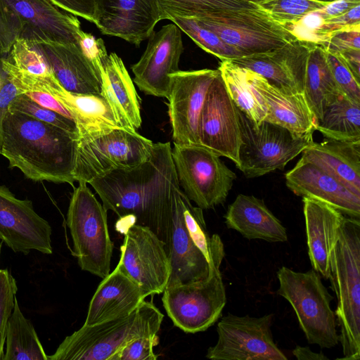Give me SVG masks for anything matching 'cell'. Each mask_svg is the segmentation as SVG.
I'll return each mask as SVG.
<instances>
[{
	"label": "cell",
	"mask_w": 360,
	"mask_h": 360,
	"mask_svg": "<svg viewBox=\"0 0 360 360\" xmlns=\"http://www.w3.org/2000/svg\"><path fill=\"white\" fill-rule=\"evenodd\" d=\"M3 360H48L33 325L21 311L16 297L7 323Z\"/></svg>",
	"instance_id": "obj_33"
},
{
	"label": "cell",
	"mask_w": 360,
	"mask_h": 360,
	"mask_svg": "<svg viewBox=\"0 0 360 360\" xmlns=\"http://www.w3.org/2000/svg\"><path fill=\"white\" fill-rule=\"evenodd\" d=\"M286 186L295 195L328 203L347 217L360 218V196L333 176L301 158L285 174Z\"/></svg>",
	"instance_id": "obj_22"
},
{
	"label": "cell",
	"mask_w": 360,
	"mask_h": 360,
	"mask_svg": "<svg viewBox=\"0 0 360 360\" xmlns=\"http://www.w3.org/2000/svg\"><path fill=\"white\" fill-rule=\"evenodd\" d=\"M274 315L260 317L228 314L218 322L217 343L206 358L213 360H287L275 343L271 326Z\"/></svg>",
	"instance_id": "obj_13"
},
{
	"label": "cell",
	"mask_w": 360,
	"mask_h": 360,
	"mask_svg": "<svg viewBox=\"0 0 360 360\" xmlns=\"http://www.w3.org/2000/svg\"><path fill=\"white\" fill-rule=\"evenodd\" d=\"M105 210L149 228L169 250L175 191L180 188L169 142L153 143L145 162L113 170L89 183Z\"/></svg>",
	"instance_id": "obj_1"
},
{
	"label": "cell",
	"mask_w": 360,
	"mask_h": 360,
	"mask_svg": "<svg viewBox=\"0 0 360 360\" xmlns=\"http://www.w3.org/2000/svg\"><path fill=\"white\" fill-rule=\"evenodd\" d=\"M276 292L294 309L307 342L321 348H332L340 342L335 312L330 307L333 296L314 269L298 272L282 266L276 273Z\"/></svg>",
	"instance_id": "obj_6"
},
{
	"label": "cell",
	"mask_w": 360,
	"mask_h": 360,
	"mask_svg": "<svg viewBox=\"0 0 360 360\" xmlns=\"http://www.w3.org/2000/svg\"><path fill=\"white\" fill-rule=\"evenodd\" d=\"M225 255L215 257L209 275L200 281L167 287L162 301L174 325L186 333L203 332L220 317L226 294L219 269Z\"/></svg>",
	"instance_id": "obj_9"
},
{
	"label": "cell",
	"mask_w": 360,
	"mask_h": 360,
	"mask_svg": "<svg viewBox=\"0 0 360 360\" xmlns=\"http://www.w3.org/2000/svg\"><path fill=\"white\" fill-rule=\"evenodd\" d=\"M153 143L136 131L125 128L78 139L74 180L89 184L113 170L134 167L150 158Z\"/></svg>",
	"instance_id": "obj_8"
},
{
	"label": "cell",
	"mask_w": 360,
	"mask_h": 360,
	"mask_svg": "<svg viewBox=\"0 0 360 360\" xmlns=\"http://www.w3.org/2000/svg\"><path fill=\"white\" fill-rule=\"evenodd\" d=\"M163 314L143 301L129 314L94 326L83 325L67 336L48 360H110L131 340L157 334Z\"/></svg>",
	"instance_id": "obj_5"
},
{
	"label": "cell",
	"mask_w": 360,
	"mask_h": 360,
	"mask_svg": "<svg viewBox=\"0 0 360 360\" xmlns=\"http://www.w3.org/2000/svg\"><path fill=\"white\" fill-rule=\"evenodd\" d=\"M219 69H202L171 74L168 114L174 144L199 146L198 124L208 89Z\"/></svg>",
	"instance_id": "obj_15"
},
{
	"label": "cell",
	"mask_w": 360,
	"mask_h": 360,
	"mask_svg": "<svg viewBox=\"0 0 360 360\" xmlns=\"http://www.w3.org/2000/svg\"><path fill=\"white\" fill-rule=\"evenodd\" d=\"M172 156L179 186L202 210L223 204L236 174L219 156L199 146L174 144Z\"/></svg>",
	"instance_id": "obj_11"
},
{
	"label": "cell",
	"mask_w": 360,
	"mask_h": 360,
	"mask_svg": "<svg viewBox=\"0 0 360 360\" xmlns=\"http://www.w3.org/2000/svg\"><path fill=\"white\" fill-rule=\"evenodd\" d=\"M161 20L158 0H95L94 23L100 31L136 46L149 37Z\"/></svg>",
	"instance_id": "obj_20"
},
{
	"label": "cell",
	"mask_w": 360,
	"mask_h": 360,
	"mask_svg": "<svg viewBox=\"0 0 360 360\" xmlns=\"http://www.w3.org/2000/svg\"><path fill=\"white\" fill-rule=\"evenodd\" d=\"M8 110L26 114L38 120L78 135L74 120L39 105L24 93H19L13 99L9 105Z\"/></svg>",
	"instance_id": "obj_38"
},
{
	"label": "cell",
	"mask_w": 360,
	"mask_h": 360,
	"mask_svg": "<svg viewBox=\"0 0 360 360\" xmlns=\"http://www.w3.org/2000/svg\"><path fill=\"white\" fill-rule=\"evenodd\" d=\"M162 19L198 18L224 11L257 10V4L245 0H158Z\"/></svg>",
	"instance_id": "obj_35"
},
{
	"label": "cell",
	"mask_w": 360,
	"mask_h": 360,
	"mask_svg": "<svg viewBox=\"0 0 360 360\" xmlns=\"http://www.w3.org/2000/svg\"><path fill=\"white\" fill-rule=\"evenodd\" d=\"M77 139V134L8 110L1 155L29 179L73 186Z\"/></svg>",
	"instance_id": "obj_2"
},
{
	"label": "cell",
	"mask_w": 360,
	"mask_h": 360,
	"mask_svg": "<svg viewBox=\"0 0 360 360\" xmlns=\"http://www.w3.org/2000/svg\"><path fill=\"white\" fill-rule=\"evenodd\" d=\"M0 4L18 22L19 39L79 46V20L49 0H0Z\"/></svg>",
	"instance_id": "obj_17"
},
{
	"label": "cell",
	"mask_w": 360,
	"mask_h": 360,
	"mask_svg": "<svg viewBox=\"0 0 360 360\" xmlns=\"http://www.w3.org/2000/svg\"><path fill=\"white\" fill-rule=\"evenodd\" d=\"M237 114L241 138L237 168L247 178L283 169L313 141L310 138H297L288 129L266 121L256 124L238 108Z\"/></svg>",
	"instance_id": "obj_10"
},
{
	"label": "cell",
	"mask_w": 360,
	"mask_h": 360,
	"mask_svg": "<svg viewBox=\"0 0 360 360\" xmlns=\"http://www.w3.org/2000/svg\"><path fill=\"white\" fill-rule=\"evenodd\" d=\"M227 228L240 233L248 240L286 242V229L261 199L239 194L228 207L224 215Z\"/></svg>",
	"instance_id": "obj_29"
},
{
	"label": "cell",
	"mask_w": 360,
	"mask_h": 360,
	"mask_svg": "<svg viewBox=\"0 0 360 360\" xmlns=\"http://www.w3.org/2000/svg\"><path fill=\"white\" fill-rule=\"evenodd\" d=\"M327 5L312 0H269L259 4L262 10L283 26L295 23L307 14Z\"/></svg>",
	"instance_id": "obj_37"
},
{
	"label": "cell",
	"mask_w": 360,
	"mask_h": 360,
	"mask_svg": "<svg viewBox=\"0 0 360 360\" xmlns=\"http://www.w3.org/2000/svg\"><path fill=\"white\" fill-rule=\"evenodd\" d=\"M17 283L7 269H0V360L4 355L6 331L8 321L13 311Z\"/></svg>",
	"instance_id": "obj_39"
},
{
	"label": "cell",
	"mask_w": 360,
	"mask_h": 360,
	"mask_svg": "<svg viewBox=\"0 0 360 360\" xmlns=\"http://www.w3.org/2000/svg\"><path fill=\"white\" fill-rule=\"evenodd\" d=\"M331 289L338 304L335 312L340 326L343 356L360 359V221L346 217L331 251Z\"/></svg>",
	"instance_id": "obj_3"
},
{
	"label": "cell",
	"mask_w": 360,
	"mask_h": 360,
	"mask_svg": "<svg viewBox=\"0 0 360 360\" xmlns=\"http://www.w3.org/2000/svg\"><path fill=\"white\" fill-rule=\"evenodd\" d=\"M198 138L200 146L230 159L238 167L241 138L237 108L220 72L208 89L200 115Z\"/></svg>",
	"instance_id": "obj_16"
},
{
	"label": "cell",
	"mask_w": 360,
	"mask_h": 360,
	"mask_svg": "<svg viewBox=\"0 0 360 360\" xmlns=\"http://www.w3.org/2000/svg\"><path fill=\"white\" fill-rule=\"evenodd\" d=\"M170 20L198 46L221 61L244 56L240 51L223 41L214 32L200 25L194 18H174Z\"/></svg>",
	"instance_id": "obj_36"
},
{
	"label": "cell",
	"mask_w": 360,
	"mask_h": 360,
	"mask_svg": "<svg viewBox=\"0 0 360 360\" xmlns=\"http://www.w3.org/2000/svg\"><path fill=\"white\" fill-rule=\"evenodd\" d=\"M316 130L328 139L360 140V105L340 97L326 110L317 122Z\"/></svg>",
	"instance_id": "obj_34"
},
{
	"label": "cell",
	"mask_w": 360,
	"mask_h": 360,
	"mask_svg": "<svg viewBox=\"0 0 360 360\" xmlns=\"http://www.w3.org/2000/svg\"><path fill=\"white\" fill-rule=\"evenodd\" d=\"M39 105L53 110L74 120L70 112L53 95L43 91H28L22 92Z\"/></svg>",
	"instance_id": "obj_47"
},
{
	"label": "cell",
	"mask_w": 360,
	"mask_h": 360,
	"mask_svg": "<svg viewBox=\"0 0 360 360\" xmlns=\"http://www.w3.org/2000/svg\"><path fill=\"white\" fill-rule=\"evenodd\" d=\"M1 243L0 242V255H1Z\"/></svg>",
	"instance_id": "obj_53"
},
{
	"label": "cell",
	"mask_w": 360,
	"mask_h": 360,
	"mask_svg": "<svg viewBox=\"0 0 360 360\" xmlns=\"http://www.w3.org/2000/svg\"><path fill=\"white\" fill-rule=\"evenodd\" d=\"M62 10L91 22L94 20L95 0H49Z\"/></svg>",
	"instance_id": "obj_45"
},
{
	"label": "cell",
	"mask_w": 360,
	"mask_h": 360,
	"mask_svg": "<svg viewBox=\"0 0 360 360\" xmlns=\"http://www.w3.org/2000/svg\"><path fill=\"white\" fill-rule=\"evenodd\" d=\"M356 26H360V5L342 15L321 20L320 25L311 34L308 41L319 44L338 31Z\"/></svg>",
	"instance_id": "obj_41"
},
{
	"label": "cell",
	"mask_w": 360,
	"mask_h": 360,
	"mask_svg": "<svg viewBox=\"0 0 360 360\" xmlns=\"http://www.w3.org/2000/svg\"><path fill=\"white\" fill-rule=\"evenodd\" d=\"M20 34L18 22L0 4V56L6 55L10 51Z\"/></svg>",
	"instance_id": "obj_44"
},
{
	"label": "cell",
	"mask_w": 360,
	"mask_h": 360,
	"mask_svg": "<svg viewBox=\"0 0 360 360\" xmlns=\"http://www.w3.org/2000/svg\"><path fill=\"white\" fill-rule=\"evenodd\" d=\"M308 255L313 269L328 279L332 249L346 217L323 201L302 198Z\"/></svg>",
	"instance_id": "obj_25"
},
{
	"label": "cell",
	"mask_w": 360,
	"mask_h": 360,
	"mask_svg": "<svg viewBox=\"0 0 360 360\" xmlns=\"http://www.w3.org/2000/svg\"><path fill=\"white\" fill-rule=\"evenodd\" d=\"M294 356L298 360H328L323 353L314 352L308 347L297 345L292 352Z\"/></svg>",
	"instance_id": "obj_50"
},
{
	"label": "cell",
	"mask_w": 360,
	"mask_h": 360,
	"mask_svg": "<svg viewBox=\"0 0 360 360\" xmlns=\"http://www.w3.org/2000/svg\"><path fill=\"white\" fill-rule=\"evenodd\" d=\"M202 210L192 205L181 188L175 191L168 254L171 274L167 287L205 278L212 259L225 254L220 236H210Z\"/></svg>",
	"instance_id": "obj_4"
},
{
	"label": "cell",
	"mask_w": 360,
	"mask_h": 360,
	"mask_svg": "<svg viewBox=\"0 0 360 360\" xmlns=\"http://www.w3.org/2000/svg\"><path fill=\"white\" fill-rule=\"evenodd\" d=\"M245 1H250V2H252V3H255V4H260L263 2H265L266 1H269V0H245Z\"/></svg>",
	"instance_id": "obj_52"
},
{
	"label": "cell",
	"mask_w": 360,
	"mask_h": 360,
	"mask_svg": "<svg viewBox=\"0 0 360 360\" xmlns=\"http://www.w3.org/2000/svg\"><path fill=\"white\" fill-rule=\"evenodd\" d=\"M18 94L15 85L6 76L0 79V154L3 145V122L11 102Z\"/></svg>",
	"instance_id": "obj_46"
},
{
	"label": "cell",
	"mask_w": 360,
	"mask_h": 360,
	"mask_svg": "<svg viewBox=\"0 0 360 360\" xmlns=\"http://www.w3.org/2000/svg\"><path fill=\"white\" fill-rule=\"evenodd\" d=\"M31 44L43 55L54 75L67 91L75 94L101 93V72L79 46L52 41Z\"/></svg>",
	"instance_id": "obj_23"
},
{
	"label": "cell",
	"mask_w": 360,
	"mask_h": 360,
	"mask_svg": "<svg viewBox=\"0 0 360 360\" xmlns=\"http://www.w3.org/2000/svg\"><path fill=\"white\" fill-rule=\"evenodd\" d=\"M314 42L291 41L271 51L231 60L264 77L286 94H303L307 58Z\"/></svg>",
	"instance_id": "obj_21"
},
{
	"label": "cell",
	"mask_w": 360,
	"mask_h": 360,
	"mask_svg": "<svg viewBox=\"0 0 360 360\" xmlns=\"http://www.w3.org/2000/svg\"><path fill=\"white\" fill-rule=\"evenodd\" d=\"M357 5H360V0H338L316 11V13L323 20L342 15Z\"/></svg>",
	"instance_id": "obj_48"
},
{
	"label": "cell",
	"mask_w": 360,
	"mask_h": 360,
	"mask_svg": "<svg viewBox=\"0 0 360 360\" xmlns=\"http://www.w3.org/2000/svg\"><path fill=\"white\" fill-rule=\"evenodd\" d=\"M248 70L252 85L262 95L267 107V115L264 121L279 125L297 138L312 139L317 121L303 94L283 93L262 75Z\"/></svg>",
	"instance_id": "obj_24"
},
{
	"label": "cell",
	"mask_w": 360,
	"mask_h": 360,
	"mask_svg": "<svg viewBox=\"0 0 360 360\" xmlns=\"http://www.w3.org/2000/svg\"><path fill=\"white\" fill-rule=\"evenodd\" d=\"M194 19L244 56L266 52L298 39L261 8L224 11Z\"/></svg>",
	"instance_id": "obj_12"
},
{
	"label": "cell",
	"mask_w": 360,
	"mask_h": 360,
	"mask_svg": "<svg viewBox=\"0 0 360 360\" xmlns=\"http://www.w3.org/2000/svg\"><path fill=\"white\" fill-rule=\"evenodd\" d=\"M303 95L317 122L326 110L342 96L328 65L326 52L319 44L313 43L309 53Z\"/></svg>",
	"instance_id": "obj_31"
},
{
	"label": "cell",
	"mask_w": 360,
	"mask_h": 360,
	"mask_svg": "<svg viewBox=\"0 0 360 360\" xmlns=\"http://www.w3.org/2000/svg\"><path fill=\"white\" fill-rule=\"evenodd\" d=\"M100 70L101 94L117 122L123 128L136 131L141 124L139 96L122 60L111 53L103 60Z\"/></svg>",
	"instance_id": "obj_27"
},
{
	"label": "cell",
	"mask_w": 360,
	"mask_h": 360,
	"mask_svg": "<svg viewBox=\"0 0 360 360\" xmlns=\"http://www.w3.org/2000/svg\"><path fill=\"white\" fill-rule=\"evenodd\" d=\"M184 51L181 30L170 23L153 32L139 60L131 66L134 82L147 95L167 98L170 77Z\"/></svg>",
	"instance_id": "obj_19"
},
{
	"label": "cell",
	"mask_w": 360,
	"mask_h": 360,
	"mask_svg": "<svg viewBox=\"0 0 360 360\" xmlns=\"http://www.w3.org/2000/svg\"><path fill=\"white\" fill-rule=\"evenodd\" d=\"M312 1L329 4L330 3L337 1L338 0H312Z\"/></svg>",
	"instance_id": "obj_51"
},
{
	"label": "cell",
	"mask_w": 360,
	"mask_h": 360,
	"mask_svg": "<svg viewBox=\"0 0 360 360\" xmlns=\"http://www.w3.org/2000/svg\"><path fill=\"white\" fill-rule=\"evenodd\" d=\"M336 54L342 58L356 81L360 83V49H348Z\"/></svg>",
	"instance_id": "obj_49"
},
{
	"label": "cell",
	"mask_w": 360,
	"mask_h": 360,
	"mask_svg": "<svg viewBox=\"0 0 360 360\" xmlns=\"http://www.w3.org/2000/svg\"><path fill=\"white\" fill-rule=\"evenodd\" d=\"M158 343L157 334L135 338L112 355L110 360H155L158 356L153 348Z\"/></svg>",
	"instance_id": "obj_42"
},
{
	"label": "cell",
	"mask_w": 360,
	"mask_h": 360,
	"mask_svg": "<svg viewBox=\"0 0 360 360\" xmlns=\"http://www.w3.org/2000/svg\"><path fill=\"white\" fill-rule=\"evenodd\" d=\"M143 290L117 265L103 278L89 305L84 326L127 316L145 300Z\"/></svg>",
	"instance_id": "obj_26"
},
{
	"label": "cell",
	"mask_w": 360,
	"mask_h": 360,
	"mask_svg": "<svg viewBox=\"0 0 360 360\" xmlns=\"http://www.w3.org/2000/svg\"><path fill=\"white\" fill-rule=\"evenodd\" d=\"M124 233L117 265L146 296L162 293L171 274L165 243L149 228L136 224Z\"/></svg>",
	"instance_id": "obj_14"
},
{
	"label": "cell",
	"mask_w": 360,
	"mask_h": 360,
	"mask_svg": "<svg viewBox=\"0 0 360 360\" xmlns=\"http://www.w3.org/2000/svg\"><path fill=\"white\" fill-rule=\"evenodd\" d=\"M218 69L236 106L255 124L263 122L267 115V107L252 85L248 70L229 60H222Z\"/></svg>",
	"instance_id": "obj_32"
},
{
	"label": "cell",
	"mask_w": 360,
	"mask_h": 360,
	"mask_svg": "<svg viewBox=\"0 0 360 360\" xmlns=\"http://www.w3.org/2000/svg\"><path fill=\"white\" fill-rule=\"evenodd\" d=\"M301 158L333 176L360 196V140L342 141L326 139L310 143Z\"/></svg>",
	"instance_id": "obj_28"
},
{
	"label": "cell",
	"mask_w": 360,
	"mask_h": 360,
	"mask_svg": "<svg viewBox=\"0 0 360 360\" xmlns=\"http://www.w3.org/2000/svg\"><path fill=\"white\" fill-rule=\"evenodd\" d=\"M319 44L331 53H338L348 49H360V26L338 31Z\"/></svg>",
	"instance_id": "obj_43"
},
{
	"label": "cell",
	"mask_w": 360,
	"mask_h": 360,
	"mask_svg": "<svg viewBox=\"0 0 360 360\" xmlns=\"http://www.w3.org/2000/svg\"><path fill=\"white\" fill-rule=\"evenodd\" d=\"M85 182H79L67 212L73 255L82 270L101 278L110 274L113 245L108 231L107 210Z\"/></svg>",
	"instance_id": "obj_7"
},
{
	"label": "cell",
	"mask_w": 360,
	"mask_h": 360,
	"mask_svg": "<svg viewBox=\"0 0 360 360\" xmlns=\"http://www.w3.org/2000/svg\"><path fill=\"white\" fill-rule=\"evenodd\" d=\"M51 225L34 211L31 200L18 199L0 186V240L16 253L51 255Z\"/></svg>",
	"instance_id": "obj_18"
},
{
	"label": "cell",
	"mask_w": 360,
	"mask_h": 360,
	"mask_svg": "<svg viewBox=\"0 0 360 360\" xmlns=\"http://www.w3.org/2000/svg\"><path fill=\"white\" fill-rule=\"evenodd\" d=\"M48 93L58 100L72 114L78 139L93 136L112 129L123 128L101 93H72L64 89L58 80L49 88Z\"/></svg>",
	"instance_id": "obj_30"
},
{
	"label": "cell",
	"mask_w": 360,
	"mask_h": 360,
	"mask_svg": "<svg viewBox=\"0 0 360 360\" xmlns=\"http://www.w3.org/2000/svg\"><path fill=\"white\" fill-rule=\"evenodd\" d=\"M326 52L333 78L342 96L360 105V83L356 81L349 68L338 54Z\"/></svg>",
	"instance_id": "obj_40"
}]
</instances>
